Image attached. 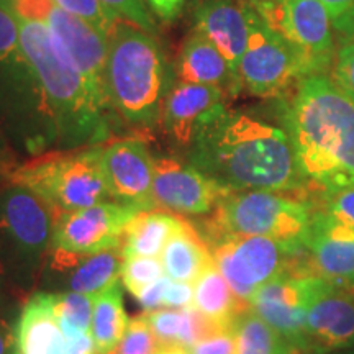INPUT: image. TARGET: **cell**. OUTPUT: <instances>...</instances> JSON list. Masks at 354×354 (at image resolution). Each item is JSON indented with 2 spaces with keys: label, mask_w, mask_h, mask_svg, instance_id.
<instances>
[{
  "label": "cell",
  "mask_w": 354,
  "mask_h": 354,
  "mask_svg": "<svg viewBox=\"0 0 354 354\" xmlns=\"http://www.w3.org/2000/svg\"><path fill=\"white\" fill-rule=\"evenodd\" d=\"M55 2L57 6L63 7L64 10L81 17L82 20L91 24L95 30H99L107 38L112 33L115 24L120 20L100 0H55Z\"/></svg>",
  "instance_id": "1f68e13d"
},
{
  "label": "cell",
  "mask_w": 354,
  "mask_h": 354,
  "mask_svg": "<svg viewBox=\"0 0 354 354\" xmlns=\"http://www.w3.org/2000/svg\"><path fill=\"white\" fill-rule=\"evenodd\" d=\"M216 269L238 299L250 305L259 287L289 271V248L266 236L227 234L209 243Z\"/></svg>",
  "instance_id": "8fae6325"
},
{
  "label": "cell",
  "mask_w": 354,
  "mask_h": 354,
  "mask_svg": "<svg viewBox=\"0 0 354 354\" xmlns=\"http://www.w3.org/2000/svg\"><path fill=\"white\" fill-rule=\"evenodd\" d=\"M258 15L299 53L308 76L330 71L336 46L330 13L322 0H281Z\"/></svg>",
  "instance_id": "4fadbf2b"
},
{
  "label": "cell",
  "mask_w": 354,
  "mask_h": 354,
  "mask_svg": "<svg viewBox=\"0 0 354 354\" xmlns=\"http://www.w3.org/2000/svg\"><path fill=\"white\" fill-rule=\"evenodd\" d=\"M177 81L205 84L236 94L243 87L240 74L209 39L194 30L180 48L176 64Z\"/></svg>",
  "instance_id": "44dd1931"
},
{
  "label": "cell",
  "mask_w": 354,
  "mask_h": 354,
  "mask_svg": "<svg viewBox=\"0 0 354 354\" xmlns=\"http://www.w3.org/2000/svg\"><path fill=\"white\" fill-rule=\"evenodd\" d=\"M161 263L167 277L190 284H196L202 274L215 264L209 245L189 220L184 228L167 241Z\"/></svg>",
  "instance_id": "cb8c5ba5"
},
{
  "label": "cell",
  "mask_w": 354,
  "mask_h": 354,
  "mask_svg": "<svg viewBox=\"0 0 354 354\" xmlns=\"http://www.w3.org/2000/svg\"><path fill=\"white\" fill-rule=\"evenodd\" d=\"M325 354H354V349H343V351H333V353H325Z\"/></svg>",
  "instance_id": "c3c4849f"
},
{
  "label": "cell",
  "mask_w": 354,
  "mask_h": 354,
  "mask_svg": "<svg viewBox=\"0 0 354 354\" xmlns=\"http://www.w3.org/2000/svg\"><path fill=\"white\" fill-rule=\"evenodd\" d=\"M138 212L115 201L76 212H53L51 268L69 272L86 256L120 248L128 221Z\"/></svg>",
  "instance_id": "ba28073f"
},
{
  "label": "cell",
  "mask_w": 354,
  "mask_h": 354,
  "mask_svg": "<svg viewBox=\"0 0 354 354\" xmlns=\"http://www.w3.org/2000/svg\"><path fill=\"white\" fill-rule=\"evenodd\" d=\"M233 333L236 338V354H277L290 344L251 308L236 318Z\"/></svg>",
  "instance_id": "83f0119b"
},
{
  "label": "cell",
  "mask_w": 354,
  "mask_h": 354,
  "mask_svg": "<svg viewBox=\"0 0 354 354\" xmlns=\"http://www.w3.org/2000/svg\"><path fill=\"white\" fill-rule=\"evenodd\" d=\"M2 284H3V281H2V277H0V289H2Z\"/></svg>",
  "instance_id": "f907efd6"
},
{
  "label": "cell",
  "mask_w": 354,
  "mask_h": 354,
  "mask_svg": "<svg viewBox=\"0 0 354 354\" xmlns=\"http://www.w3.org/2000/svg\"><path fill=\"white\" fill-rule=\"evenodd\" d=\"M128 323L130 320L123 307V294L118 282L95 295L91 331L99 354H109L113 348H117L125 335Z\"/></svg>",
  "instance_id": "4316f807"
},
{
  "label": "cell",
  "mask_w": 354,
  "mask_h": 354,
  "mask_svg": "<svg viewBox=\"0 0 354 354\" xmlns=\"http://www.w3.org/2000/svg\"><path fill=\"white\" fill-rule=\"evenodd\" d=\"M169 281V277H161L159 281L153 282V284L146 286L145 289H141L138 294L135 295L136 300H138L140 305L146 310V312H153V310L162 307V295H165V289Z\"/></svg>",
  "instance_id": "ab89813d"
},
{
  "label": "cell",
  "mask_w": 354,
  "mask_h": 354,
  "mask_svg": "<svg viewBox=\"0 0 354 354\" xmlns=\"http://www.w3.org/2000/svg\"><path fill=\"white\" fill-rule=\"evenodd\" d=\"M189 351L190 354H236V338L233 330L220 331L192 344Z\"/></svg>",
  "instance_id": "8d00e7d4"
},
{
  "label": "cell",
  "mask_w": 354,
  "mask_h": 354,
  "mask_svg": "<svg viewBox=\"0 0 354 354\" xmlns=\"http://www.w3.org/2000/svg\"><path fill=\"white\" fill-rule=\"evenodd\" d=\"M305 250L317 276L354 290V228L313 205Z\"/></svg>",
  "instance_id": "d6986e66"
},
{
  "label": "cell",
  "mask_w": 354,
  "mask_h": 354,
  "mask_svg": "<svg viewBox=\"0 0 354 354\" xmlns=\"http://www.w3.org/2000/svg\"><path fill=\"white\" fill-rule=\"evenodd\" d=\"M0 176H2V167H0Z\"/></svg>",
  "instance_id": "816d5d0a"
},
{
  "label": "cell",
  "mask_w": 354,
  "mask_h": 354,
  "mask_svg": "<svg viewBox=\"0 0 354 354\" xmlns=\"http://www.w3.org/2000/svg\"><path fill=\"white\" fill-rule=\"evenodd\" d=\"M225 110V88L177 81L167 88L159 122L174 145L189 149L198 131Z\"/></svg>",
  "instance_id": "ac0fdd59"
},
{
  "label": "cell",
  "mask_w": 354,
  "mask_h": 354,
  "mask_svg": "<svg viewBox=\"0 0 354 354\" xmlns=\"http://www.w3.org/2000/svg\"><path fill=\"white\" fill-rule=\"evenodd\" d=\"M253 7L241 0H203L196 10V32L203 35L238 71L251 30Z\"/></svg>",
  "instance_id": "ffe728a7"
},
{
  "label": "cell",
  "mask_w": 354,
  "mask_h": 354,
  "mask_svg": "<svg viewBox=\"0 0 354 354\" xmlns=\"http://www.w3.org/2000/svg\"><path fill=\"white\" fill-rule=\"evenodd\" d=\"M20 44L41 87L55 138L69 149L102 143L107 136V105L88 87L68 53L37 20L13 15Z\"/></svg>",
  "instance_id": "3957f363"
},
{
  "label": "cell",
  "mask_w": 354,
  "mask_h": 354,
  "mask_svg": "<svg viewBox=\"0 0 354 354\" xmlns=\"http://www.w3.org/2000/svg\"><path fill=\"white\" fill-rule=\"evenodd\" d=\"M331 25H333V32L338 35L342 43L354 41V7L349 8L343 17H339Z\"/></svg>",
  "instance_id": "7bdbcfd3"
},
{
  "label": "cell",
  "mask_w": 354,
  "mask_h": 354,
  "mask_svg": "<svg viewBox=\"0 0 354 354\" xmlns=\"http://www.w3.org/2000/svg\"><path fill=\"white\" fill-rule=\"evenodd\" d=\"M241 86L251 95L272 99L287 94L300 79L308 76L302 57L253 8L250 39L238 64Z\"/></svg>",
  "instance_id": "7c38bea8"
},
{
  "label": "cell",
  "mask_w": 354,
  "mask_h": 354,
  "mask_svg": "<svg viewBox=\"0 0 354 354\" xmlns=\"http://www.w3.org/2000/svg\"><path fill=\"white\" fill-rule=\"evenodd\" d=\"M194 305L205 317L232 330L236 318L251 308L234 295L215 264L210 266L194 286Z\"/></svg>",
  "instance_id": "d4e9b609"
},
{
  "label": "cell",
  "mask_w": 354,
  "mask_h": 354,
  "mask_svg": "<svg viewBox=\"0 0 354 354\" xmlns=\"http://www.w3.org/2000/svg\"><path fill=\"white\" fill-rule=\"evenodd\" d=\"M189 162L232 190L299 192L308 187L282 128L238 110H225L198 131Z\"/></svg>",
  "instance_id": "6da1fadb"
},
{
  "label": "cell",
  "mask_w": 354,
  "mask_h": 354,
  "mask_svg": "<svg viewBox=\"0 0 354 354\" xmlns=\"http://www.w3.org/2000/svg\"><path fill=\"white\" fill-rule=\"evenodd\" d=\"M0 115L21 128H33L35 136H55L41 87L20 44L19 25L0 0Z\"/></svg>",
  "instance_id": "9c48e42d"
},
{
  "label": "cell",
  "mask_w": 354,
  "mask_h": 354,
  "mask_svg": "<svg viewBox=\"0 0 354 354\" xmlns=\"http://www.w3.org/2000/svg\"><path fill=\"white\" fill-rule=\"evenodd\" d=\"M302 354H323V353H318L315 349H304Z\"/></svg>",
  "instance_id": "681fc988"
},
{
  "label": "cell",
  "mask_w": 354,
  "mask_h": 354,
  "mask_svg": "<svg viewBox=\"0 0 354 354\" xmlns=\"http://www.w3.org/2000/svg\"><path fill=\"white\" fill-rule=\"evenodd\" d=\"M156 354H190V351L180 344H161Z\"/></svg>",
  "instance_id": "bcb514c9"
},
{
  "label": "cell",
  "mask_w": 354,
  "mask_h": 354,
  "mask_svg": "<svg viewBox=\"0 0 354 354\" xmlns=\"http://www.w3.org/2000/svg\"><path fill=\"white\" fill-rule=\"evenodd\" d=\"M145 317L159 344H180L184 328V308H158L153 312H146Z\"/></svg>",
  "instance_id": "d6a6232c"
},
{
  "label": "cell",
  "mask_w": 354,
  "mask_h": 354,
  "mask_svg": "<svg viewBox=\"0 0 354 354\" xmlns=\"http://www.w3.org/2000/svg\"><path fill=\"white\" fill-rule=\"evenodd\" d=\"M185 218L169 212L141 210L128 221L120 251L123 258H158L167 241L184 228Z\"/></svg>",
  "instance_id": "603a6c76"
},
{
  "label": "cell",
  "mask_w": 354,
  "mask_h": 354,
  "mask_svg": "<svg viewBox=\"0 0 354 354\" xmlns=\"http://www.w3.org/2000/svg\"><path fill=\"white\" fill-rule=\"evenodd\" d=\"M281 120L313 192L354 185V100L333 79L312 74L297 81Z\"/></svg>",
  "instance_id": "7a4b0ae2"
},
{
  "label": "cell",
  "mask_w": 354,
  "mask_h": 354,
  "mask_svg": "<svg viewBox=\"0 0 354 354\" xmlns=\"http://www.w3.org/2000/svg\"><path fill=\"white\" fill-rule=\"evenodd\" d=\"M153 205L177 215L212 214L232 190L174 158L153 159Z\"/></svg>",
  "instance_id": "5bb4252c"
},
{
  "label": "cell",
  "mask_w": 354,
  "mask_h": 354,
  "mask_svg": "<svg viewBox=\"0 0 354 354\" xmlns=\"http://www.w3.org/2000/svg\"><path fill=\"white\" fill-rule=\"evenodd\" d=\"M167 66L154 35L118 20L109 37L105 95L109 109L127 125L151 128L161 120Z\"/></svg>",
  "instance_id": "277c9868"
},
{
  "label": "cell",
  "mask_w": 354,
  "mask_h": 354,
  "mask_svg": "<svg viewBox=\"0 0 354 354\" xmlns=\"http://www.w3.org/2000/svg\"><path fill=\"white\" fill-rule=\"evenodd\" d=\"M59 325L66 339L64 354H99L92 331H82L66 322H59Z\"/></svg>",
  "instance_id": "74e56055"
},
{
  "label": "cell",
  "mask_w": 354,
  "mask_h": 354,
  "mask_svg": "<svg viewBox=\"0 0 354 354\" xmlns=\"http://www.w3.org/2000/svg\"><path fill=\"white\" fill-rule=\"evenodd\" d=\"M322 3L330 13L331 24L338 20L339 17H343L349 8L354 7V0H322Z\"/></svg>",
  "instance_id": "ee69618b"
},
{
  "label": "cell",
  "mask_w": 354,
  "mask_h": 354,
  "mask_svg": "<svg viewBox=\"0 0 354 354\" xmlns=\"http://www.w3.org/2000/svg\"><path fill=\"white\" fill-rule=\"evenodd\" d=\"M110 197L140 210H153V158L140 138H113L97 145Z\"/></svg>",
  "instance_id": "9a60e30c"
},
{
  "label": "cell",
  "mask_w": 354,
  "mask_h": 354,
  "mask_svg": "<svg viewBox=\"0 0 354 354\" xmlns=\"http://www.w3.org/2000/svg\"><path fill=\"white\" fill-rule=\"evenodd\" d=\"M151 10L162 20H174L183 10L185 0H146Z\"/></svg>",
  "instance_id": "60d3db41"
},
{
  "label": "cell",
  "mask_w": 354,
  "mask_h": 354,
  "mask_svg": "<svg viewBox=\"0 0 354 354\" xmlns=\"http://www.w3.org/2000/svg\"><path fill=\"white\" fill-rule=\"evenodd\" d=\"M245 2L250 3V6L256 10V13H261L268 10V8H272L274 6H277L281 0H245Z\"/></svg>",
  "instance_id": "f6af8a7d"
},
{
  "label": "cell",
  "mask_w": 354,
  "mask_h": 354,
  "mask_svg": "<svg viewBox=\"0 0 354 354\" xmlns=\"http://www.w3.org/2000/svg\"><path fill=\"white\" fill-rule=\"evenodd\" d=\"M17 354H64L66 339L53 308V294L26 300L15 326Z\"/></svg>",
  "instance_id": "7402d4cb"
},
{
  "label": "cell",
  "mask_w": 354,
  "mask_h": 354,
  "mask_svg": "<svg viewBox=\"0 0 354 354\" xmlns=\"http://www.w3.org/2000/svg\"><path fill=\"white\" fill-rule=\"evenodd\" d=\"M317 194L318 203H313V205L326 210L336 220L354 228V185Z\"/></svg>",
  "instance_id": "836d02e7"
},
{
  "label": "cell",
  "mask_w": 354,
  "mask_h": 354,
  "mask_svg": "<svg viewBox=\"0 0 354 354\" xmlns=\"http://www.w3.org/2000/svg\"><path fill=\"white\" fill-rule=\"evenodd\" d=\"M95 295L64 292L53 294V308L59 322H66L82 331H91L92 315H94Z\"/></svg>",
  "instance_id": "f1b7e54d"
},
{
  "label": "cell",
  "mask_w": 354,
  "mask_h": 354,
  "mask_svg": "<svg viewBox=\"0 0 354 354\" xmlns=\"http://www.w3.org/2000/svg\"><path fill=\"white\" fill-rule=\"evenodd\" d=\"M318 279L320 276L281 274L256 290L250 300V307L290 344L308 349L305 320Z\"/></svg>",
  "instance_id": "2e32d148"
},
{
  "label": "cell",
  "mask_w": 354,
  "mask_h": 354,
  "mask_svg": "<svg viewBox=\"0 0 354 354\" xmlns=\"http://www.w3.org/2000/svg\"><path fill=\"white\" fill-rule=\"evenodd\" d=\"M2 174L10 184L37 194L53 212H76L112 198L97 145L50 151L19 166L2 167Z\"/></svg>",
  "instance_id": "8992f818"
},
{
  "label": "cell",
  "mask_w": 354,
  "mask_h": 354,
  "mask_svg": "<svg viewBox=\"0 0 354 354\" xmlns=\"http://www.w3.org/2000/svg\"><path fill=\"white\" fill-rule=\"evenodd\" d=\"M312 215V202L305 198L272 190H243L225 197L198 233L207 245L227 234H246L271 238L292 253H300L305 250Z\"/></svg>",
  "instance_id": "5b68a950"
},
{
  "label": "cell",
  "mask_w": 354,
  "mask_h": 354,
  "mask_svg": "<svg viewBox=\"0 0 354 354\" xmlns=\"http://www.w3.org/2000/svg\"><path fill=\"white\" fill-rule=\"evenodd\" d=\"M100 2L120 20L130 21L151 35L156 33V24L149 15L143 0H100Z\"/></svg>",
  "instance_id": "e575fe53"
},
{
  "label": "cell",
  "mask_w": 354,
  "mask_h": 354,
  "mask_svg": "<svg viewBox=\"0 0 354 354\" xmlns=\"http://www.w3.org/2000/svg\"><path fill=\"white\" fill-rule=\"evenodd\" d=\"M194 305V287L190 282L171 281L167 282L165 295H162V307L166 308H185Z\"/></svg>",
  "instance_id": "f35d334b"
},
{
  "label": "cell",
  "mask_w": 354,
  "mask_h": 354,
  "mask_svg": "<svg viewBox=\"0 0 354 354\" xmlns=\"http://www.w3.org/2000/svg\"><path fill=\"white\" fill-rule=\"evenodd\" d=\"M330 77L354 100V41H344L336 48Z\"/></svg>",
  "instance_id": "d590c367"
},
{
  "label": "cell",
  "mask_w": 354,
  "mask_h": 354,
  "mask_svg": "<svg viewBox=\"0 0 354 354\" xmlns=\"http://www.w3.org/2000/svg\"><path fill=\"white\" fill-rule=\"evenodd\" d=\"M122 264L123 254L120 248L86 256L69 271L68 289L79 294L99 295L117 284Z\"/></svg>",
  "instance_id": "484cf974"
},
{
  "label": "cell",
  "mask_w": 354,
  "mask_h": 354,
  "mask_svg": "<svg viewBox=\"0 0 354 354\" xmlns=\"http://www.w3.org/2000/svg\"><path fill=\"white\" fill-rule=\"evenodd\" d=\"M51 241L50 205L21 185L0 190V277L19 284L37 277Z\"/></svg>",
  "instance_id": "52a82bcc"
},
{
  "label": "cell",
  "mask_w": 354,
  "mask_h": 354,
  "mask_svg": "<svg viewBox=\"0 0 354 354\" xmlns=\"http://www.w3.org/2000/svg\"><path fill=\"white\" fill-rule=\"evenodd\" d=\"M159 346L146 317H136L128 323L122 342L109 354H156Z\"/></svg>",
  "instance_id": "4dcf8cb0"
},
{
  "label": "cell",
  "mask_w": 354,
  "mask_h": 354,
  "mask_svg": "<svg viewBox=\"0 0 354 354\" xmlns=\"http://www.w3.org/2000/svg\"><path fill=\"white\" fill-rule=\"evenodd\" d=\"M305 339L308 349L323 354L354 349V290L318 279L307 310Z\"/></svg>",
  "instance_id": "e0dca14e"
},
{
  "label": "cell",
  "mask_w": 354,
  "mask_h": 354,
  "mask_svg": "<svg viewBox=\"0 0 354 354\" xmlns=\"http://www.w3.org/2000/svg\"><path fill=\"white\" fill-rule=\"evenodd\" d=\"M0 354H17L15 326L3 315H0Z\"/></svg>",
  "instance_id": "b9f144b4"
},
{
  "label": "cell",
  "mask_w": 354,
  "mask_h": 354,
  "mask_svg": "<svg viewBox=\"0 0 354 354\" xmlns=\"http://www.w3.org/2000/svg\"><path fill=\"white\" fill-rule=\"evenodd\" d=\"M165 274L162 263L158 258H123L120 277L128 292L136 295L146 286L159 281Z\"/></svg>",
  "instance_id": "f546056e"
},
{
  "label": "cell",
  "mask_w": 354,
  "mask_h": 354,
  "mask_svg": "<svg viewBox=\"0 0 354 354\" xmlns=\"http://www.w3.org/2000/svg\"><path fill=\"white\" fill-rule=\"evenodd\" d=\"M3 2L13 15L39 21L68 53L73 64L86 79L92 92L109 107L107 95H105L109 38L81 17L57 6L55 0H3Z\"/></svg>",
  "instance_id": "30bf717a"
},
{
  "label": "cell",
  "mask_w": 354,
  "mask_h": 354,
  "mask_svg": "<svg viewBox=\"0 0 354 354\" xmlns=\"http://www.w3.org/2000/svg\"><path fill=\"white\" fill-rule=\"evenodd\" d=\"M304 349L302 348H297L294 346V344H289V346H286L282 351H279L277 354H302Z\"/></svg>",
  "instance_id": "7dc6e473"
}]
</instances>
